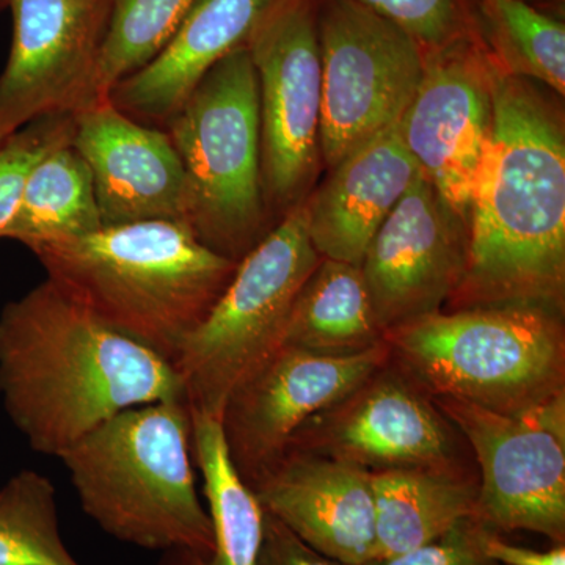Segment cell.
I'll return each instance as SVG.
<instances>
[{
    "instance_id": "6da1fadb",
    "label": "cell",
    "mask_w": 565,
    "mask_h": 565,
    "mask_svg": "<svg viewBox=\"0 0 565 565\" xmlns=\"http://www.w3.org/2000/svg\"><path fill=\"white\" fill-rule=\"evenodd\" d=\"M467 270L449 311L531 307L564 315L563 114L534 82L494 66L492 131L468 217Z\"/></svg>"
},
{
    "instance_id": "7a4b0ae2",
    "label": "cell",
    "mask_w": 565,
    "mask_h": 565,
    "mask_svg": "<svg viewBox=\"0 0 565 565\" xmlns=\"http://www.w3.org/2000/svg\"><path fill=\"white\" fill-rule=\"evenodd\" d=\"M0 399L33 451L61 457L122 411L185 397L172 363L46 278L0 311Z\"/></svg>"
},
{
    "instance_id": "3957f363",
    "label": "cell",
    "mask_w": 565,
    "mask_h": 565,
    "mask_svg": "<svg viewBox=\"0 0 565 565\" xmlns=\"http://www.w3.org/2000/svg\"><path fill=\"white\" fill-rule=\"evenodd\" d=\"M31 252L74 302L172 364L237 269L173 221L103 226Z\"/></svg>"
},
{
    "instance_id": "277c9868",
    "label": "cell",
    "mask_w": 565,
    "mask_h": 565,
    "mask_svg": "<svg viewBox=\"0 0 565 565\" xmlns=\"http://www.w3.org/2000/svg\"><path fill=\"white\" fill-rule=\"evenodd\" d=\"M58 459L85 514L117 541L203 556L214 548L210 512L196 493L184 399L122 411Z\"/></svg>"
},
{
    "instance_id": "5b68a950",
    "label": "cell",
    "mask_w": 565,
    "mask_h": 565,
    "mask_svg": "<svg viewBox=\"0 0 565 565\" xmlns=\"http://www.w3.org/2000/svg\"><path fill=\"white\" fill-rule=\"evenodd\" d=\"M384 340L390 360L433 399L514 412L565 393L563 315L542 308L438 311Z\"/></svg>"
},
{
    "instance_id": "8992f818",
    "label": "cell",
    "mask_w": 565,
    "mask_h": 565,
    "mask_svg": "<svg viewBox=\"0 0 565 565\" xmlns=\"http://www.w3.org/2000/svg\"><path fill=\"white\" fill-rule=\"evenodd\" d=\"M188 193L185 223L239 264L269 234L258 81L247 47L215 63L166 122Z\"/></svg>"
},
{
    "instance_id": "52a82bcc",
    "label": "cell",
    "mask_w": 565,
    "mask_h": 565,
    "mask_svg": "<svg viewBox=\"0 0 565 565\" xmlns=\"http://www.w3.org/2000/svg\"><path fill=\"white\" fill-rule=\"evenodd\" d=\"M319 262L300 202L237 264L232 281L174 359L192 412L222 418L234 390L285 343L294 300Z\"/></svg>"
},
{
    "instance_id": "ba28073f",
    "label": "cell",
    "mask_w": 565,
    "mask_h": 565,
    "mask_svg": "<svg viewBox=\"0 0 565 565\" xmlns=\"http://www.w3.org/2000/svg\"><path fill=\"white\" fill-rule=\"evenodd\" d=\"M478 460L475 519L497 534L565 541V393L514 412L433 399Z\"/></svg>"
},
{
    "instance_id": "9c48e42d",
    "label": "cell",
    "mask_w": 565,
    "mask_h": 565,
    "mask_svg": "<svg viewBox=\"0 0 565 565\" xmlns=\"http://www.w3.org/2000/svg\"><path fill=\"white\" fill-rule=\"evenodd\" d=\"M322 61L319 147L330 170L403 120L424 73V50L407 32L353 0L318 9Z\"/></svg>"
},
{
    "instance_id": "30bf717a",
    "label": "cell",
    "mask_w": 565,
    "mask_h": 565,
    "mask_svg": "<svg viewBox=\"0 0 565 565\" xmlns=\"http://www.w3.org/2000/svg\"><path fill=\"white\" fill-rule=\"evenodd\" d=\"M258 81L267 211L303 202L321 147L322 61L316 0H275L247 43Z\"/></svg>"
},
{
    "instance_id": "8fae6325",
    "label": "cell",
    "mask_w": 565,
    "mask_h": 565,
    "mask_svg": "<svg viewBox=\"0 0 565 565\" xmlns=\"http://www.w3.org/2000/svg\"><path fill=\"white\" fill-rule=\"evenodd\" d=\"M13 17L0 74V141L41 117L99 102V54L114 0H7Z\"/></svg>"
},
{
    "instance_id": "7c38bea8",
    "label": "cell",
    "mask_w": 565,
    "mask_h": 565,
    "mask_svg": "<svg viewBox=\"0 0 565 565\" xmlns=\"http://www.w3.org/2000/svg\"><path fill=\"white\" fill-rule=\"evenodd\" d=\"M457 440L433 397L388 360L340 403L311 416L288 449L367 471L465 467Z\"/></svg>"
},
{
    "instance_id": "4fadbf2b",
    "label": "cell",
    "mask_w": 565,
    "mask_h": 565,
    "mask_svg": "<svg viewBox=\"0 0 565 565\" xmlns=\"http://www.w3.org/2000/svg\"><path fill=\"white\" fill-rule=\"evenodd\" d=\"M494 63L468 35L424 51V73L401 131L419 172L468 223L493 115Z\"/></svg>"
},
{
    "instance_id": "5bb4252c",
    "label": "cell",
    "mask_w": 565,
    "mask_h": 565,
    "mask_svg": "<svg viewBox=\"0 0 565 565\" xmlns=\"http://www.w3.org/2000/svg\"><path fill=\"white\" fill-rule=\"evenodd\" d=\"M388 360L385 340L344 356L281 345L234 390L222 412L226 449L245 484H255L285 455L311 416L340 403Z\"/></svg>"
},
{
    "instance_id": "9a60e30c",
    "label": "cell",
    "mask_w": 565,
    "mask_h": 565,
    "mask_svg": "<svg viewBox=\"0 0 565 565\" xmlns=\"http://www.w3.org/2000/svg\"><path fill=\"white\" fill-rule=\"evenodd\" d=\"M468 244V223L416 174L360 264L384 333L441 311L462 282Z\"/></svg>"
},
{
    "instance_id": "2e32d148",
    "label": "cell",
    "mask_w": 565,
    "mask_h": 565,
    "mask_svg": "<svg viewBox=\"0 0 565 565\" xmlns=\"http://www.w3.org/2000/svg\"><path fill=\"white\" fill-rule=\"evenodd\" d=\"M71 143L90 169L103 226L185 223L184 170L169 134L132 120L104 98L74 115Z\"/></svg>"
},
{
    "instance_id": "e0dca14e",
    "label": "cell",
    "mask_w": 565,
    "mask_h": 565,
    "mask_svg": "<svg viewBox=\"0 0 565 565\" xmlns=\"http://www.w3.org/2000/svg\"><path fill=\"white\" fill-rule=\"evenodd\" d=\"M250 490L264 511L316 552L344 565L374 559L371 471L289 448Z\"/></svg>"
},
{
    "instance_id": "ac0fdd59",
    "label": "cell",
    "mask_w": 565,
    "mask_h": 565,
    "mask_svg": "<svg viewBox=\"0 0 565 565\" xmlns=\"http://www.w3.org/2000/svg\"><path fill=\"white\" fill-rule=\"evenodd\" d=\"M418 173L401 121L334 166L321 188L303 200L318 255L360 266L367 245Z\"/></svg>"
},
{
    "instance_id": "d6986e66",
    "label": "cell",
    "mask_w": 565,
    "mask_h": 565,
    "mask_svg": "<svg viewBox=\"0 0 565 565\" xmlns=\"http://www.w3.org/2000/svg\"><path fill=\"white\" fill-rule=\"evenodd\" d=\"M274 2L200 0L166 47L107 98L132 120L166 125L215 63L245 46Z\"/></svg>"
},
{
    "instance_id": "ffe728a7",
    "label": "cell",
    "mask_w": 565,
    "mask_h": 565,
    "mask_svg": "<svg viewBox=\"0 0 565 565\" xmlns=\"http://www.w3.org/2000/svg\"><path fill=\"white\" fill-rule=\"evenodd\" d=\"M374 559L401 555L475 516L479 481L467 467L371 471Z\"/></svg>"
},
{
    "instance_id": "44dd1931",
    "label": "cell",
    "mask_w": 565,
    "mask_h": 565,
    "mask_svg": "<svg viewBox=\"0 0 565 565\" xmlns=\"http://www.w3.org/2000/svg\"><path fill=\"white\" fill-rule=\"evenodd\" d=\"M192 452L204 479L214 548L167 552L162 565H258L264 509L230 459L221 419L191 411Z\"/></svg>"
},
{
    "instance_id": "7402d4cb",
    "label": "cell",
    "mask_w": 565,
    "mask_h": 565,
    "mask_svg": "<svg viewBox=\"0 0 565 565\" xmlns=\"http://www.w3.org/2000/svg\"><path fill=\"white\" fill-rule=\"evenodd\" d=\"M362 267L321 258L294 300L285 343L291 348L344 356L384 343Z\"/></svg>"
},
{
    "instance_id": "603a6c76",
    "label": "cell",
    "mask_w": 565,
    "mask_h": 565,
    "mask_svg": "<svg viewBox=\"0 0 565 565\" xmlns=\"http://www.w3.org/2000/svg\"><path fill=\"white\" fill-rule=\"evenodd\" d=\"M71 141L47 152L33 167L3 239L32 250L36 245L103 228L90 169Z\"/></svg>"
},
{
    "instance_id": "cb8c5ba5",
    "label": "cell",
    "mask_w": 565,
    "mask_h": 565,
    "mask_svg": "<svg viewBox=\"0 0 565 565\" xmlns=\"http://www.w3.org/2000/svg\"><path fill=\"white\" fill-rule=\"evenodd\" d=\"M494 66L565 93V25L525 0H478Z\"/></svg>"
},
{
    "instance_id": "d4e9b609",
    "label": "cell",
    "mask_w": 565,
    "mask_h": 565,
    "mask_svg": "<svg viewBox=\"0 0 565 565\" xmlns=\"http://www.w3.org/2000/svg\"><path fill=\"white\" fill-rule=\"evenodd\" d=\"M0 565H81L63 544L46 476L22 470L0 489Z\"/></svg>"
},
{
    "instance_id": "484cf974",
    "label": "cell",
    "mask_w": 565,
    "mask_h": 565,
    "mask_svg": "<svg viewBox=\"0 0 565 565\" xmlns=\"http://www.w3.org/2000/svg\"><path fill=\"white\" fill-rule=\"evenodd\" d=\"M200 0H114L99 54L96 88H111L148 65L173 39Z\"/></svg>"
},
{
    "instance_id": "4316f807",
    "label": "cell",
    "mask_w": 565,
    "mask_h": 565,
    "mask_svg": "<svg viewBox=\"0 0 565 565\" xmlns=\"http://www.w3.org/2000/svg\"><path fill=\"white\" fill-rule=\"evenodd\" d=\"M74 115H50L22 126L0 141V239L20 207L33 167L52 150L73 140Z\"/></svg>"
},
{
    "instance_id": "83f0119b",
    "label": "cell",
    "mask_w": 565,
    "mask_h": 565,
    "mask_svg": "<svg viewBox=\"0 0 565 565\" xmlns=\"http://www.w3.org/2000/svg\"><path fill=\"white\" fill-rule=\"evenodd\" d=\"M407 32L424 51L462 39L465 24L459 0H353Z\"/></svg>"
},
{
    "instance_id": "f1b7e54d",
    "label": "cell",
    "mask_w": 565,
    "mask_h": 565,
    "mask_svg": "<svg viewBox=\"0 0 565 565\" xmlns=\"http://www.w3.org/2000/svg\"><path fill=\"white\" fill-rule=\"evenodd\" d=\"M489 531L475 516H468L433 542L363 565H500L484 550Z\"/></svg>"
},
{
    "instance_id": "f546056e",
    "label": "cell",
    "mask_w": 565,
    "mask_h": 565,
    "mask_svg": "<svg viewBox=\"0 0 565 565\" xmlns=\"http://www.w3.org/2000/svg\"><path fill=\"white\" fill-rule=\"evenodd\" d=\"M258 565H344L316 552L302 539L264 511L263 541Z\"/></svg>"
},
{
    "instance_id": "4dcf8cb0",
    "label": "cell",
    "mask_w": 565,
    "mask_h": 565,
    "mask_svg": "<svg viewBox=\"0 0 565 565\" xmlns=\"http://www.w3.org/2000/svg\"><path fill=\"white\" fill-rule=\"evenodd\" d=\"M487 556L500 565H565V545L557 544L546 552L509 544L501 534L489 531L486 535Z\"/></svg>"
},
{
    "instance_id": "1f68e13d",
    "label": "cell",
    "mask_w": 565,
    "mask_h": 565,
    "mask_svg": "<svg viewBox=\"0 0 565 565\" xmlns=\"http://www.w3.org/2000/svg\"><path fill=\"white\" fill-rule=\"evenodd\" d=\"M3 9H9V2H7V0H0V11Z\"/></svg>"
}]
</instances>
